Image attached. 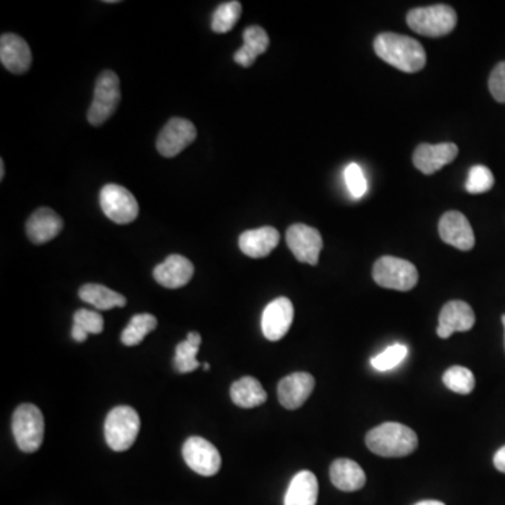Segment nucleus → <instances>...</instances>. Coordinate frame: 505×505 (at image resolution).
I'll return each mask as SVG.
<instances>
[{
	"label": "nucleus",
	"instance_id": "31",
	"mask_svg": "<svg viewBox=\"0 0 505 505\" xmlns=\"http://www.w3.org/2000/svg\"><path fill=\"white\" fill-rule=\"evenodd\" d=\"M407 354H409V348L404 345H394L392 347L386 348L384 353L379 354V355L374 356L371 360V365L376 369V371H391V369L396 368L399 364L403 363L404 358H406Z\"/></svg>",
	"mask_w": 505,
	"mask_h": 505
},
{
	"label": "nucleus",
	"instance_id": "2",
	"mask_svg": "<svg viewBox=\"0 0 505 505\" xmlns=\"http://www.w3.org/2000/svg\"><path fill=\"white\" fill-rule=\"evenodd\" d=\"M366 447L384 458H404L417 450L419 438L412 428L400 422H384L369 431Z\"/></svg>",
	"mask_w": 505,
	"mask_h": 505
},
{
	"label": "nucleus",
	"instance_id": "38",
	"mask_svg": "<svg viewBox=\"0 0 505 505\" xmlns=\"http://www.w3.org/2000/svg\"><path fill=\"white\" fill-rule=\"evenodd\" d=\"M202 366H204L205 371H209V364H204Z\"/></svg>",
	"mask_w": 505,
	"mask_h": 505
},
{
	"label": "nucleus",
	"instance_id": "8",
	"mask_svg": "<svg viewBox=\"0 0 505 505\" xmlns=\"http://www.w3.org/2000/svg\"><path fill=\"white\" fill-rule=\"evenodd\" d=\"M100 205L102 212L114 224L127 225L137 219L140 205L125 187L107 184L100 191Z\"/></svg>",
	"mask_w": 505,
	"mask_h": 505
},
{
	"label": "nucleus",
	"instance_id": "30",
	"mask_svg": "<svg viewBox=\"0 0 505 505\" xmlns=\"http://www.w3.org/2000/svg\"><path fill=\"white\" fill-rule=\"evenodd\" d=\"M442 381L450 391L459 394L471 393L476 384L471 369L459 365L451 366L447 373L443 374Z\"/></svg>",
	"mask_w": 505,
	"mask_h": 505
},
{
	"label": "nucleus",
	"instance_id": "32",
	"mask_svg": "<svg viewBox=\"0 0 505 505\" xmlns=\"http://www.w3.org/2000/svg\"><path fill=\"white\" fill-rule=\"evenodd\" d=\"M494 186V176L486 166H473L469 170L468 180H466V189L471 194H483L490 191Z\"/></svg>",
	"mask_w": 505,
	"mask_h": 505
},
{
	"label": "nucleus",
	"instance_id": "18",
	"mask_svg": "<svg viewBox=\"0 0 505 505\" xmlns=\"http://www.w3.org/2000/svg\"><path fill=\"white\" fill-rule=\"evenodd\" d=\"M194 276V266L189 258L180 255H171L153 270L158 284L169 289L186 286Z\"/></svg>",
	"mask_w": 505,
	"mask_h": 505
},
{
	"label": "nucleus",
	"instance_id": "15",
	"mask_svg": "<svg viewBox=\"0 0 505 505\" xmlns=\"http://www.w3.org/2000/svg\"><path fill=\"white\" fill-rule=\"evenodd\" d=\"M473 309L463 301H451L442 307L438 319L437 335L450 338L456 332H469L474 325Z\"/></svg>",
	"mask_w": 505,
	"mask_h": 505
},
{
	"label": "nucleus",
	"instance_id": "28",
	"mask_svg": "<svg viewBox=\"0 0 505 505\" xmlns=\"http://www.w3.org/2000/svg\"><path fill=\"white\" fill-rule=\"evenodd\" d=\"M104 329V319L102 315L93 310L79 309L73 316V329L72 338L83 343L89 335H100Z\"/></svg>",
	"mask_w": 505,
	"mask_h": 505
},
{
	"label": "nucleus",
	"instance_id": "12",
	"mask_svg": "<svg viewBox=\"0 0 505 505\" xmlns=\"http://www.w3.org/2000/svg\"><path fill=\"white\" fill-rule=\"evenodd\" d=\"M294 322V305L288 298H277L267 305L261 317L264 337L279 341L286 337Z\"/></svg>",
	"mask_w": 505,
	"mask_h": 505
},
{
	"label": "nucleus",
	"instance_id": "21",
	"mask_svg": "<svg viewBox=\"0 0 505 505\" xmlns=\"http://www.w3.org/2000/svg\"><path fill=\"white\" fill-rule=\"evenodd\" d=\"M332 483L341 491H356L363 489L366 483L365 471L358 463L351 459L341 458L333 462L330 468Z\"/></svg>",
	"mask_w": 505,
	"mask_h": 505
},
{
	"label": "nucleus",
	"instance_id": "3",
	"mask_svg": "<svg viewBox=\"0 0 505 505\" xmlns=\"http://www.w3.org/2000/svg\"><path fill=\"white\" fill-rule=\"evenodd\" d=\"M141 430V419L130 406L114 407L104 424L107 445L115 452H124L132 447Z\"/></svg>",
	"mask_w": 505,
	"mask_h": 505
},
{
	"label": "nucleus",
	"instance_id": "24",
	"mask_svg": "<svg viewBox=\"0 0 505 505\" xmlns=\"http://www.w3.org/2000/svg\"><path fill=\"white\" fill-rule=\"evenodd\" d=\"M230 397L236 406L253 409L267 402V393L260 382L253 376H243L230 386Z\"/></svg>",
	"mask_w": 505,
	"mask_h": 505
},
{
	"label": "nucleus",
	"instance_id": "17",
	"mask_svg": "<svg viewBox=\"0 0 505 505\" xmlns=\"http://www.w3.org/2000/svg\"><path fill=\"white\" fill-rule=\"evenodd\" d=\"M315 389V378L306 373H295L278 384L279 403L288 410H296L309 399Z\"/></svg>",
	"mask_w": 505,
	"mask_h": 505
},
{
	"label": "nucleus",
	"instance_id": "25",
	"mask_svg": "<svg viewBox=\"0 0 505 505\" xmlns=\"http://www.w3.org/2000/svg\"><path fill=\"white\" fill-rule=\"evenodd\" d=\"M79 298L86 304L99 310H110L114 307H124L127 305V298L124 295L118 294L107 286L100 284H86L79 289Z\"/></svg>",
	"mask_w": 505,
	"mask_h": 505
},
{
	"label": "nucleus",
	"instance_id": "13",
	"mask_svg": "<svg viewBox=\"0 0 505 505\" xmlns=\"http://www.w3.org/2000/svg\"><path fill=\"white\" fill-rule=\"evenodd\" d=\"M441 239L459 250L469 251L474 248V233L465 215L458 211L443 214L438 225Z\"/></svg>",
	"mask_w": 505,
	"mask_h": 505
},
{
	"label": "nucleus",
	"instance_id": "10",
	"mask_svg": "<svg viewBox=\"0 0 505 505\" xmlns=\"http://www.w3.org/2000/svg\"><path fill=\"white\" fill-rule=\"evenodd\" d=\"M197 138L196 125L186 118L174 117L163 127L158 137L156 148L165 158H174L183 152Z\"/></svg>",
	"mask_w": 505,
	"mask_h": 505
},
{
	"label": "nucleus",
	"instance_id": "39",
	"mask_svg": "<svg viewBox=\"0 0 505 505\" xmlns=\"http://www.w3.org/2000/svg\"><path fill=\"white\" fill-rule=\"evenodd\" d=\"M502 325H504V335H505V315L502 316Z\"/></svg>",
	"mask_w": 505,
	"mask_h": 505
},
{
	"label": "nucleus",
	"instance_id": "20",
	"mask_svg": "<svg viewBox=\"0 0 505 505\" xmlns=\"http://www.w3.org/2000/svg\"><path fill=\"white\" fill-rule=\"evenodd\" d=\"M279 232L273 227L246 230L239 238V248L248 257L263 258L270 256L278 246Z\"/></svg>",
	"mask_w": 505,
	"mask_h": 505
},
{
	"label": "nucleus",
	"instance_id": "5",
	"mask_svg": "<svg viewBox=\"0 0 505 505\" xmlns=\"http://www.w3.org/2000/svg\"><path fill=\"white\" fill-rule=\"evenodd\" d=\"M12 430L17 447L25 453L40 450L44 440V415L34 404L25 403L17 407L13 414Z\"/></svg>",
	"mask_w": 505,
	"mask_h": 505
},
{
	"label": "nucleus",
	"instance_id": "36",
	"mask_svg": "<svg viewBox=\"0 0 505 505\" xmlns=\"http://www.w3.org/2000/svg\"><path fill=\"white\" fill-rule=\"evenodd\" d=\"M414 505H445L443 502L437 501V500H424V501L417 502Z\"/></svg>",
	"mask_w": 505,
	"mask_h": 505
},
{
	"label": "nucleus",
	"instance_id": "26",
	"mask_svg": "<svg viewBox=\"0 0 505 505\" xmlns=\"http://www.w3.org/2000/svg\"><path fill=\"white\" fill-rule=\"evenodd\" d=\"M199 345H201V335L191 332L187 335L186 341H181L177 345L176 356H174V366L180 374H189L196 371L201 364L197 360Z\"/></svg>",
	"mask_w": 505,
	"mask_h": 505
},
{
	"label": "nucleus",
	"instance_id": "35",
	"mask_svg": "<svg viewBox=\"0 0 505 505\" xmlns=\"http://www.w3.org/2000/svg\"><path fill=\"white\" fill-rule=\"evenodd\" d=\"M494 466H496L497 471L505 473V447L497 451L496 455H494Z\"/></svg>",
	"mask_w": 505,
	"mask_h": 505
},
{
	"label": "nucleus",
	"instance_id": "4",
	"mask_svg": "<svg viewBox=\"0 0 505 505\" xmlns=\"http://www.w3.org/2000/svg\"><path fill=\"white\" fill-rule=\"evenodd\" d=\"M458 23L455 10L447 5L417 7L407 15V24L413 32L424 37H443L450 34Z\"/></svg>",
	"mask_w": 505,
	"mask_h": 505
},
{
	"label": "nucleus",
	"instance_id": "34",
	"mask_svg": "<svg viewBox=\"0 0 505 505\" xmlns=\"http://www.w3.org/2000/svg\"><path fill=\"white\" fill-rule=\"evenodd\" d=\"M489 91L499 102H505V63H500L491 72Z\"/></svg>",
	"mask_w": 505,
	"mask_h": 505
},
{
	"label": "nucleus",
	"instance_id": "27",
	"mask_svg": "<svg viewBox=\"0 0 505 505\" xmlns=\"http://www.w3.org/2000/svg\"><path fill=\"white\" fill-rule=\"evenodd\" d=\"M158 327V319L151 314L135 315L121 335L122 345L133 347L142 343L146 335Z\"/></svg>",
	"mask_w": 505,
	"mask_h": 505
},
{
	"label": "nucleus",
	"instance_id": "11",
	"mask_svg": "<svg viewBox=\"0 0 505 505\" xmlns=\"http://www.w3.org/2000/svg\"><path fill=\"white\" fill-rule=\"evenodd\" d=\"M286 245L296 260L316 266L323 248L322 235L315 228L295 224L286 230Z\"/></svg>",
	"mask_w": 505,
	"mask_h": 505
},
{
	"label": "nucleus",
	"instance_id": "16",
	"mask_svg": "<svg viewBox=\"0 0 505 505\" xmlns=\"http://www.w3.org/2000/svg\"><path fill=\"white\" fill-rule=\"evenodd\" d=\"M0 61L7 71L23 75L32 68V50L20 35L7 33L0 38Z\"/></svg>",
	"mask_w": 505,
	"mask_h": 505
},
{
	"label": "nucleus",
	"instance_id": "7",
	"mask_svg": "<svg viewBox=\"0 0 505 505\" xmlns=\"http://www.w3.org/2000/svg\"><path fill=\"white\" fill-rule=\"evenodd\" d=\"M121 100L120 79L112 71L100 73L94 86V97L91 109L87 112V120L93 127H100L112 118Z\"/></svg>",
	"mask_w": 505,
	"mask_h": 505
},
{
	"label": "nucleus",
	"instance_id": "29",
	"mask_svg": "<svg viewBox=\"0 0 505 505\" xmlns=\"http://www.w3.org/2000/svg\"><path fill=\"white\" fill-rule=\"evenodd\" d=\"M240 15H242V4L240 2H225L219 5L212 16L211 28L212 32L218 34H225L235 27L236 23L239 22Z\"/></svg>",
	"mask_w": 505,
	"mask_h": 505
},
{
	"label": "nucleus",
	"instance_id": "23",
	"mask_svg": "<svg viewBox=\"0 0 505 505\" xmlns=\"http://www.w3.org/2000/svg\"><path fill=\"white\" fill-rule=\"evenodd\" d=\"M243 41H245L243 47L236 51L233 59L238 65L250 68L256 63L257 56L266 53L267 48L270 45V38L264 28L250 25L243 33Z\"/></svg>",
	"mask_w": 505,
	"mask_h": 505
},
{
	"label": "nucleus",
	"instance_id": "9",
	"mask_svg": "<svg viewBox=\"0 0 505 505\" xmlns=\"http://www.w3.org/2000/svg\"><path fill=\"white\" fill-rule=\"evenodd\" d=\"M183 458L191 471L205 478L215 476L222 465L219 451L201 437H191L184 442Z\"/></svg>",
	"mask_w": 505,
	"mask_h": 505
},
{
	"label": "nucleus",
	"instance_id": "14",
	"mask_svg": "<svg viewBox=\"0 0 505 505\" xmlns=\"http://www.w3.org/2000/svg\"><path fill=\"white\" fill-rule=\"evenodd\" d=\"M458 152V146L452 142L438 143V145L422 143L415 150L413 163L422 173L434 174L443 166L450 165L451 161L455 160Z\"/></svg>",
	"mask_w": 505,
	"mask_h": 505
},
{
	"label": "nucleus",
	"instance_id": "37",
	"mask_svg": "<svg viewBox=\"0 0 505 505\" xmlns=\"http://www.w3.org/2000/svg\"><path fill=\"white\" fill-rule=\"evenodd\" d=\"M5 179V161L4 159H0V180Z\"/></svg>",
	"mask_w": 505,
	"mask_h": 505
},
{
	"label": "nucleus",
	"instance_id": "19",
	"mask_svg": "<svg viewBox=\"0 0 505 505\" xmlns=\"http://www.w3.org/2000/svg\"><path fill=\"white\" fill-rule=\"evenodd\" d=\"M63 220L51 208H38L37 211L28 218L25 232L28 239L34 245H44L55 239L63 232Z\"/></svg>",
	"mask_w": 505,
	"mask_h": 505
},
{
	"label": "nucleus",
	"instance_id": "1",
	"mask_svg": "<svg viewBox=\"0 0 505 505\" xmlns=\"http://www.w3.org/2000/svg\"><path fill=\"white\" fill-rule=\"evenodd\" d=\"M374 50L382 61L406 73L422 71L427 63L422 44L407 35L394 33L379 34L374 43Z\"/></svg>",
	"mask_w": 505,
	"mask_h": 505
},
{
	"label": "nucleus",
	"instance_id": "22",
	"mask_svg": "<svg viewBox=\"0 0 505 505\" xmlns=\"http://www.w3.org/2000/svg\"><path fill=\"white\" fill-rule=\"evenodd\" d=\"M319 483L312 471H302L295 474L286 490L284 505H316Z\"/></svg>",
	"mask_w": 505,
	"mask_h": 505
},
{
	"label": "nucleus",
	"instance_id": "33",
	"mask_svg": "<svg viewBox=\"0 0 505 505\" xmlns=\"http://www.w3.org/2000/svg\"><path fill=\"white\" fill-rule=\"evenodd\" d=\"M345 184L347 189H350L351 196L354 199H361L365 196L368 191V181L364 176L363 169L356 163H350L345 170Z\"/></svg>",
	"mask_w": 505,
	"mask_h": 505
},
{
	"label": "nucleus",
	"instance_id": "6",
	"mask_svg": "<svg viewBox=\"0 0 505 505\" xmlns=\"http://www.w3.org/2000/svg\"><path fill=\"white\" fill-rule=\"evenodd\" d=\"M373 277L382 288L402 292L410 291L419 282V271L414 264L392 256H384L376 261Z\"/></svg>",
	"mask_w": 505,
	"mask_h": 505
}]
</instances>
